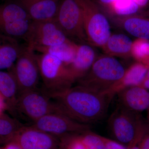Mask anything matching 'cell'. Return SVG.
Returning a JSON list of instances; mask_svg holds the SVG:
<instances>
[{"mask_svg":"<svg viewBox=\"0 0 149 149\" xmlns=\"http://www.w3.org/2000/svg\"><path fill=\"white\" fill-rule=\"evenodd\" d=\"M49 95L56 104L58 113L90 125L105 117L113 97L80 85Z\"/></svg>","mask_w":149,"mask_h":149,"instance_id":"6da1fadb","label":"cell"},{"mask_svg":"<svg viewBox=\"0 0 149 149\" xmlns=\"http://www.w3.org/2000/svg\"><path fill=\"white\" fill-rule=\"evenodd\" d=\"M125 70L120 62L113 57L101 56L96 58L85 76L78 80V85L98 93L107 94L122 78Z\"/></svg>","mask_w":149,"mask_h":149,"instance_id":"7a4b0ae2","label":"cell"},{"mask_svg":"<svg viewBox=\"0 0 149 149\" xmlns=\"http://www.w3.org/2000/svg\"><path fill=\"white\" fill-rule=\"evenodd\" d=\"M44 90L53 94L72 87L73 83L68 67L56 57L47 53L37 55Z\"/></svg>","mask_w":149,"mask_h":149,"instance_id":"3957f363","label":"cell"},{"mask_svg":"<svg viewBox=\"0 0 149 149\" xmlns=\"http://www.w3.org/2000/svg\"><path fill=\"white\" fill-rule=\"evenodd\" d=\"M78 1L87 41L91 45L102 48L111 34L109 22L93 0Z\"/></svg>","mask_w":149,"mask_h":149,"instance_id":"277c9868","label":"cell"},{"mask_svg":"<svg viewBox=\"0 0 149 149\" xmlns=\"http://www.w3.org/2000/svg\"><path fill=\"white\" fill-rule=\"evenodd\" d=\"M32 23L17 0L0 5V34L26 40Z\"/></svg>","mask_w":149,"mask_h":149,"instance_id":"5b68a950","label":"cell"},{"mask_svg":"<svg viewBox=\"0 0 149 149\" xmlns=\"http://www.w3.org/2000/svg\"><path fill=\"white\" fill-rule=\"evenodd\" d=\"M35 52L28 45L22 47L15 63L9 69L17 83L18 95L37 89L40 74Z\"/></svg>","mask_w":149,"mask_h":149,"instance_id":"8992f818","label":"cell"},{"mask_svg":"<svg viewBox=\"0 0 149 149\" xmlns=\"http://www.w3.org/2000/svg\"><path fill=\"white\" fill-rule=\"evenodd\" d=\"M43 90L37 88L27 91L19 94L17 97L15 109L32 123L47 115L58 113L54 102Z\"/></svg>","mask_w":149,"mask_h":149,"instance_id":"52a82bcc","label":"cell"},{"mask_svg":"<svg viewBox=\"0 0 149 149\" xmlns=\"http://www.w3.org/2000/svg\"><path fill=\"white\" fill-rule=\"evenodd\" d=\"M145 122L140 113L131 111L117 105L109 118L108 125L116 141L127 146Z\"/></svg>","mask_w":149,"mask_h":149,"instance_id":"ba28073f","label":"cell"},{"mask_svg":"<svg viewBox=\"0 0 149 149\" xmlns=\"http://www.w3.org/2000/svg\"><path fill=\"white\" fill-rule=\"evenodd\" d=\"M56 21L70 39L87 41L82 8L78 0H61Z\"/></svg>","mask_w":149,"mask_h":149,"instance_id":"9c48e42d","label":"cell"},{"mask_svg":"<svg viewBox=\"0 0 149 149\" xmlns=\"http://www.w3.org/2000/svg\"><path fill=\"white\" fill-rule=\"evenodd\" d=\"M56 20L34 22L25 41L35 51L37 49L59 45L70 40Z\"/></svg>","mask_w":149,"mask_h":149,"instance_id":"30bf717a","label":"cell"},{"mask_svg":"<svg viewBox=\"0 0 149 149\" xmlns=\"http://www.w3.org/2000/svg\"><path fill=\"white\" fill-rule=\"evenodd\" d=\"M29 125L58 138L83 133L91 130V126L80 123L59 113L47 115Z\"/></svg>","mask_w":149,"mask_h":149,"instance_id":"8fae6325","label":"cell"},{"mask_svg":"<svg viewBox=\"0 0 149 149\" xmlns=\"http://www.w3.org/2000/svg\"><path fill=\"white\" fill-rule=\"evenodd\" d=\"M10 141L22 149H61L59 138L30 125L22 126Z\"/></svg>","mask_w":149,"mask_h":149,"instance_id":"7c38bea8","label":"cell"},{"mask_svg":"<svg viewBox=\"0 0 149 149\" xmlns=\"http://www.w3.org/2000/svg\"><path fill=\"white\" fill-rule=\"evenodd\" d=\"M30 20L42 22L56 20L61 0H17Z\"/></svg>","mask_w":149,"mask_h":149,"instance_id":"4fadbf2b","label":"cell"},{"mask_svg":"<svg viewBox=\"0 0 149 149\" xmlns=\"http://www.w3.org/2000/svg\"><path fill=\"white\" fill-rule=\"evenodd\" d=\"M116 95L118 105L125 109L141 113L149 108V92L141 86L128 87Z\"/></svg>","mask_w":149,"mask_h":149,"instance_id":"5bb4252c","label":"cell"},{"mask_svg":"<svg viewBox=\"0 0 149 149\" xmlns=\"http://www.w3.org/2000/svg\"><path fill=\"white\" fill-rule=\"evenodd\" d=\"M96 58L95 53L91 46L85 44H77L74 59L67 65L73 83L85 76Z\"/></svg>","mask_w":149,"mask_h":149,"instance_id":"9a60e30c","label":"cell"},{"mask_svg":"<svg viewBox=\"0 0 149 149\" xmlns=\"http://www.w3.org/2000/svg\"><path fill=\"white\" fill-rule=\"evenodd\" d=\"M149 67L136 62L127 69L122 78L109 91L107 94L114 97L118 92L131 86H139L143 80Z\"/></svg>","mask_w":149,"mask_h":149,"instance_id":"2e32d148","label":"cell"},{"mask_svg":"<svg viewBox=\"0 0 149 149\" xmlns=\"http://www.w3.org/2000/svg\"><path fill=\"white\" fill-rule=\"evenodd\" d=\"M22 47L16 39L0 34V70L13 66Z\"/></svg>","mask_w":149,"mask_h":149,"instance_id":"e0dca14e","label":"cell"},{"mask_svg":"<svg viewBox=\"0 0 149 149\" xmlns=\"http://www.w3.org/2000/svg\"><path fill=\"white\" fill-rule=\"evenodd\" d=\"M120 26L137 39L149 40V17L136 14L118 17Z\"/></svg>","mask_w":149,"mask_h":149,"instance_id":"ac0fdd59","label":"cell"},{"mask_svg":"<svg viewBox=\"0 0 149 149\" xmlns=\"http://www.w3.org/2000/svg\"><path fill=\"white\" fill-rule=\"evenodd\" d=\"M132 44L131 39L124 34H111L102 49L107 55L127 58L131 56Z\"/></svg>","mask_w":149,"mask_h":149,"instance_id":"d6986e66","label":"cell"},{"mask_svg":"<svg viewBox=\"0 0 149 149\" xmlns=\"http://www.w3.org/2000/svg\"><path fill=\"white\" fill-rule=\"evenodd\" d=\"M0 94L3 97L8 107L15 109L18 95V88L13 74L0 70Z\"/></svg>","mask_w":149,"mask_h":149,"instance_id":"ffe728a7","label":"cell"},{"mask_svg":"<svg viewBox=\"0 0 149 149\" xmlns=\"http://www.w3.org/2000/svg\"><path fill=\"white\" fill-rule=\"evenodd\" d=\"M77 44L71 40L59 45L41 48L35 51L40 53H47L54 56L63 62L67 66L74 59L77 51Z\"/></svg>","mask_w":149,"mask_h":149,"instance_id":"44dd1931","label":"cell"},{"mask_svg":"<svg viewBox=\"0 0 149 149\" xmlns=\"http://www.w3.org/2000/svg\"><path fill=\"white\" fill-rule=\"evenodd\" d=\"M141 8L133 0H116L106 9L118 17L137 14Z\"/></svg>","mask_w":149,"mask_h":149,"instance_id":"7402d4cb","label":"cell"},{"mask_svg":"<svg viewBox=\"0 0 149 149\" xmlns=\"http://www.w3.org/2000/svg\"><path fill=\"white\" fill-rule=\"evenodd\" d=\"M131 56L136 62L149 67V40L137 39L133 41Z\"/></svg>","mask_w":149,"mask_h":149,"instance_id":"603a6c76","label":"cell"},{"mask_svg":"<svg viewBox=\"0 0 149 149\" xmlns=\"http://www.w3.org/2000/svg\"><path fill=\"white\" fill-rule=\"evenodd\" d=\"M23 125L18 121L4 116H0V141L6 143L10 141L19 128Z\"/></svg>","mask_w":149,"mask_h":149,"instance_id":"cb8c5ba5","label":"cell"},{"mask_svg":"<svg viewBox=\"0 0 149 149\" xmlns=\"http://www.w3.org/2000/svg\"><path fill=\"white\" fill-rule=\"evenodd\" d=\"M80 139L86 149H105L100 135L91 130L79 134Z\"/></svg>","mask_w":149,"mask_h":149,"instance_id":"d4e9b609","label":"cell"},{"mask_svg":"<svg viewBox=\"0 0 149 149\" xmlns=\"http://www.w3.org/2000/svg\"><path fill=\"white\" fill-rule=\"evenodd\" d=\"M80 133L68 134L59 138L61 149H86L80 139Z\"/></svg>","mask_w":149,"mask_h":149,"instance_id":"484cf974","label":"cell"},{"mask_svg":"<svg viewBox=\"0 0 149 149\" xmlns=\"http://www.w3.org/2000/svg\"><path fill=\"white\" fill-rule=\"evenodd\" d=\"M149 128L148 123L146 121L139 128L133 140L126 146V149H141V143Z\"/></svg>","mask_w":149,"mask_h":149,"instance_id":"4316f807","label":"cell"},{"mask_svg":"<svg viewBox=\"0 0 149 149\" xmlns=\"http://www.w3.org/2000/svg\"><path fill=\"white\" fill-rule=\"evenodd\" d=\"M105 149H126L125 145L118 141L100 136Z\"/></svg>","mask_w":149,"mask_h":149,"instance_id":"83f0119b","label":"cell"},{"mask_svg":"<svg viewBox=\"0 0 149 149\" xmlns=\"http://www.w3.org/2000/svg\"><path fill=\"white\" fill-rule=\"evenodd\" d=\"M140 149H149V128L144 136Z\"/></svg>","mask_w":149,"mask_h":149,"instance_id":"f1b7e54d","label":"cell"},{"mask_svg":"<svg viewBox=\"0 0 149 149\" xmlns=\"http://www.w3.org/2000/svg\"><path fill=\"white\" fill-rule=\"evenodd\" d=\"M8 108L7 104L5 100L0 94V116L3 115V113L6 109Z\"/></svg>","mask_w":149,"mask_h":149,"instance_id":"f546056e","label":"cell"},{"mask_svg":"<svg viewBox=\"0 0 149 149\" xmlns=\"http://www.w3.org/2000/svg\"><path fill=\"white\" fill-rule=\"evenodd\" d=\"M4 149H22L21 147L13 141H10L6 143Z\"/></svg>","mask_w":149,"mask_h":149,"instance_id":"4dcf8cb0","label":"cell"},{"mask_svg":"<svg viewBox=\"0 0 149 149\" xmlns=\"http://www.w3.org/2000/svg\"><path fill=\"white\" fill-rule=\"evenodd\" d=\"M115 1L116 0H97L100 5L105 9Z\"/></svg>","mask_w":149,"mask_h":149,"instance_id":"1f68e13d","label":"cell"},{"mask_svg":"<svg viewBox=\"0 0 149 149\" xmlns=\"http://www.w3.org/2000/svg\"><path fill=\"white\" fill-rule=\"evenodd\" d=\"M141 8L145 7L148 5L149 0H133Z\"/></svg>","mask_w":149,"mask_h":149,"instance_id":"d6a6232c","label":"cell"},{"mask_svg":"<svg viewBox=\"0 0 149 149\" xmlns=\"http://www.w3.org/2000/svg\"><path fill=\"white\" fill-rule=\"evenodd\" d=\"M148 120H147V123H148V124L149 127V108L148 109Z\"/></svg>","mask_w":149,"mask_h":149,"instance_id":"836d02e7","label":"cell"},{"mask_svg":"<svg viewBox=\"0 0 149 149\" xmlns=\"http://www.w3.org/2000/svg\"><path fill=\"white\" fill-rule=\"evenodd\" d=\"M145 77H147V78H149V68L148 69V71H147Z\"/></svg>","mask_w":149,"mask_h":149,"instance_id":"e575fe53","label":"cell"},{"mask_svg":"<svg viewBox=\"0 0 149 149\" xmlns=\"http://www.w3.org/2000/svg\"><path fill=\"white\" fill-rule=\"evenodd\" d=\"M148 15H149V10H148Z\"/></svg>","mask_w":149,"mask_h":149,"instance_id":"d590c367","label":"cell"},{"mask_svg":"<svg viewBox=\"0 0 149 149\" xmlns=\"http://www.w3.org/2000/svg\"><path fill=\"white\" fill-rule=\"evenodd\" d=\"M0 149H3V148H0Z\"/></svg>","mask_w":149,"mask_h":149,"instance_id":"8d00e7d4","label":"cell"}]
</instances>
